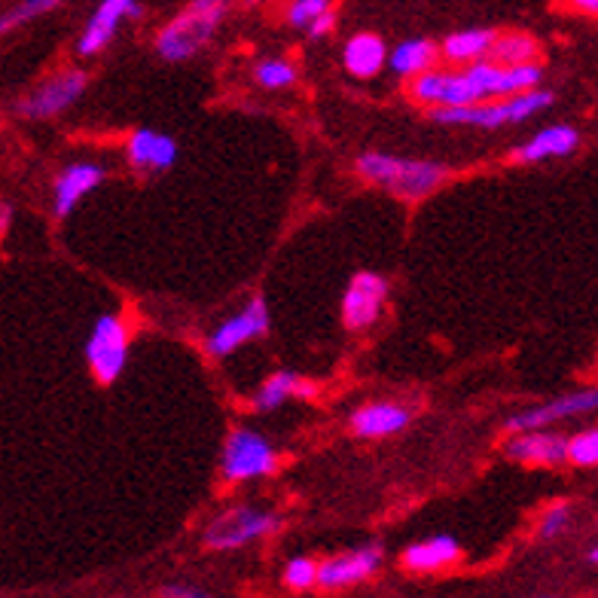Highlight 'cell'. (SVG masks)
<instances>
[{
	"label": "cell",
	"mask_w": 598,
	"mask_h": 598,
	"mask_svg": "<svg viewBox=\"0 0 598 598\" xmlns=\"http://www.w3.org/2000/svg\"><path fill=\"white\" fill-rule=\"evenodd\" d=\"M355 171H358V178L382 187L385 192H391V196L403 199V202L428 199L449 178V171L440 162H431V159H403V156L376 153V150L360 153L358 162H355Z\"/></svg>",
	"instance_id": "1"
},
{
	"label": "cell",
	"mask_w": 598,
	"mask_h": 598,
	"mask_svg": "<svg viewBox=\"0 0 598 598\" xmlns=\"http://www.w3.org/2000/svg\"><path fill=\"white\" fill-rule=\"evenodd\" d=\"M229 7L232 0H187V7L159 28L153 43L156 56L162 61H187L199 56L215 40Z\"/></svg>",
	"instance_id": "2"
},
{
	"label": "cell",
	"mask_w": 598,
	"mask_h": 598,
	"mask_svg": "<svg viewBox=\"0 0 598 598\" xmlns=\"http://www.w3.org/2000/svg\"><path fill=\"white\" fill-rule=\"evenodd\" d=\"M552 104V92L547 89H528L519 96L495 98L482 104H467V108H431V120L440 126H477V129H501L516 122L531 120L535 113L547 110Z\"/></svg>",
	"instance_id": "3"
},
{
	"label": "cell",
	"mask_w": 598,
	"mask_h": 598,
	"mask_svg": "<svg viewBox=\"0 0 598 598\" xmlns=\"http://www.w3.org/2000/svg\"><path fill=\"white\" fill-rule=\"evenodd\" d=\"M86 363L101 385H113L129 363V323L117 311L101 315L86 339Z\"/></svg>",
	"instance_id": "4"
},
{
	"label": "cell",
	"mask_w": 598,
	"mask_h": 598,
	"mask_svg": "<svg viewBox=\"0 0 598 598\" xmlns=\"http://www.w3.org/2000/svg\"><path fill=\"white\" fill-rule=\"evenodd\" d=\"M278 528H281V519L276 514L251 507V504H239L215 516L205 528L202 540L208 550H239L251 540L269 538Z\"/></svg>",
	"instance_id": "5"
},
{
	"label": "cell",
	"mask_w": 598,
	"mask_h": 598,
	"mask_svg": "<svg viewBox=\"0 0 598 598\" xmlns=\"http://www.w3.org/2000/svg\"><path fill=\"white\" fill-rule=\"evenodd\" d=\"M276 446L251 428H232L220 455V474L227 482H248L276 474Z\"/></svg>",
	"instance_id": "6"
},
{
	"label": "cell",
	"mask_w": 598,
	"mask_h": 598,
	"mask_svg": "<svg viewBox=\"0 0 598 598\" xmlns=\"http://www.w3.org/2000/svg\"><path fill=\"white\" fill-rule=\"evenodd\" d=\"M89 77L80 68H64L47 77L43 83H37L28 96L16 101V113L22 120H52L71 108L77 98L83 96Z\"/></svg>",
	"instance_id": "7"
},
{
	"label": "cell",
	"mask_w": 598,
	"mask_h": 598,
	"mask_svg": "<svg viewBox=\"0 0 598 598\" xmlns=\"http://www.w3.org/2000/svg\"><path fill=\"white\" fill-rule=\"evenodd\" d=\"M409 96L421 108H467V104H482L477 83L470 80V73L461 71H443V68H431V71L419 73L409 80Z\"/></svg>",
	"instance_id": "8"
},
{
	"label": "cell",
	"mask_w": 598,
	"mask_h": 598,
	"mask_svg": "<svg viewBox=\"0 0 598 598\" xmlns=\"http://www.w3.org/2000/svg\"><path fill=\"white\" fill-rule=\"evenodd\" d=\"M266 330H269V309H266L263 297H253L241 306V311L229 315L227 321L211 330V336L205 339V351L211 358H229L241 346L260 339Z\"/></svg>",
	"instance_id": "9"
},
{
	"label": "cell",
	"mask_w": 598,
	"mask_h": 598,
	"mask_svg": "<svg viewBox=\"0 0 598 598\" xmlns=\"http://www.w3.org/2000/svg\"><path fill=\"white\" fill-rule=\"evenodd\" d=\"M589 412H598V385L552 397L550 403H540V407L522 409V412H516V416L504 421V431L519 433L535 431V428H550L556 421L577 419V416H589Z\"/></svg>",
	"instance_id": "10"
},
{
	"label": "cell",
	"mask_w": 598,
	"mask_h": 598,
	"mask_svg": "<svg viewBox=\"0 0 598 598\" xmlns=\"http://www.w3.org/2000/svg\"><path fill=\"white\" fill-rule=\"evenodd\" d=\"M385 299H388V281L379 272L363 269L358 276H351L342 297V323L348 330H370L372 323L382 318Z\"/></svg>",
	"instance_id": "11"
},
{
	"label": "cell",
	"mask_w": 598,
	"mask_h": 598,
	"mask_svg": "<svg viewBox=\"0 0 598 598\" xmlns=\"http://www.w3.org/2000/svg\"><path fill=\"white\" fill-rule=\"evenodd\" d=\"M141 12L144 10H141L138 0H101L96 10H92V16H89L83 34L77 37V56H83V59L101 56L113 43V37L122 28V22L138 19Z\"/></svg>",
	"instance_id": "12"
},
{
	"label": "cell",
	"mask_w": 598,
	"mask_h": 598,
	"mask_svg": "<svg viewBox=\"0 0 598 598\" xmlns=\"http://www.w3.org/2000/svg\"><path fill=\"white\" fill-rule=\"evenodd\" d=\"M382 568V547L367 544L351 552H339L333 559H323L318 568V587L321 589H346L355 584H363Z\"/></svg>",
	"instance_id": "13"
},
{
	"label": "cell",
	"mask_w": 598,
	"mask_h": 598,
	"mask_svg": "<svg viewBox=\"0 0 598 598\" xmlns=\"http://www.w3.org/2000/svg\"><path fill=\"white\" fill-rule=\"evenodd\" d=\"M104 175H108L104 166L89 162V159L61 168L56 180H52V217L64 220L104 180Z\"/></svg>",
	"instance_id": "14"
},
{
	"label": "cell",
	"mask_w": 598,
	"mask_h": 598,
	"mask_svg": "<svg viewBox=\"0 0 598 598\" xmlns=\"http://www.w3.org/2000/svg\"><path fill=\"white\" fill-rule=\"evenodd\" d=\"M504 452H507V458L519 461V465L556 467L568 461V437L547 431V428L519 431L510 433V440L504 443Z\"/></svg>",
	"instance_id": "15"
},
{
	"label": "cell",
	"mask_w": 598,
	"mask_h": 598,
	"mask_svg": "<svg viewBox=\"0 0 598 598\" xmlns=\"http://www.w3.org/2000/svg\"><path fill=\"white\" fill-rule=\"evenodd\" d=\"M412 412L400 403L391 400H379V403H363L351 412V431L363 437V440H385V437H395L409 425Z\"/></svg>",
	"instance_id": "16"
},
{
	"label": "cell",
	"mask_w": 598,
	"mask_h": 598,
	"mask_svg": "<svg viewBox=\"0 0 598 598\" xmlns=\"http://www.w3.org/2000/svg\"><path fill=\"white\" fill-rule=\"evenodd\" d=\"M126 156L138 171H168L178 159V141L153 129H138L126 144Z\"/></svg>",
	"instance_id": "17"
},
{
	"label": "cell",
	"mask_w": 598,
	"mask_h": 598,
	"mask_svg": "<svg viewBox=\"0 0 598 598\" xmlns=\"http://www.w3.org/2000/svg\"><path fill=\"white\" fill-rule=\"evenodd\" d=\"M318 395H321V385L318 382L302 379V376L293 370H278L272 372V376L260 385V391L253 395V409H257V412H272V409L288 403L293 397H299V400H315Z\"/></svg>",
	"instance_id": "18"
},
{
	"label": "cell",
	"mask_w": 598,
	"mask_h": 598,
	"mask_svg": "<svg viewBox=\"0 0 598 598\" xmlns=\"http://www.w3.org/2000/svg\"><path fill=\"white\" fill-rule=\"evenodd\" d=\"M577 147H580V132L575 126L556 122V126H547L538 134H531L522 147H516L514 156L519 162H547V159L571 156Z\"/></svg>",
	"instance_id": "19"
},
{
	"label": "cell",
	"mask_w": 598,
	"mask_h": 598,
	"mask_svg": "<svg viewBox=\"0 0 598 598\" xmlns=\"http://www.w3.org/2000/svg\"><path fill=\"white\" fill-rule=\"evenodd\" d=\"M388 59H391V52L385 47V40L372 31L348 37L346 49H342V64L358 80H372L388 64Z\"/></svg>",
	"instance_id": "20"
},
{
	"label": "cell",
	"mask_w": 598,
	"mask_h": 598,
	"mask_svg": "<svg viewBox=\"0 0 598 598\" xmlns=\"http://www.w3.org/2000/svg\"><path fill=\"white\" fill-rule=\"evenodd\" d=\"M461 559V547L458 540L449 538V535H433L428 540H419V544H409L400 562L407 571H416V575H431V571H440L446 565H452Z\"/></svg>",
	"instance_id": "21"
},
{
	"label": "cell",
	"mask_w": 598,
	"mask_h": 598,
	"mask_svg": "<svg viewBox=\"0 0 598 598\" xmlns=\"http://www.w3.org/2000/svg\"><path fill=\"white\" fill-rule=\"evenodd\" d=\"M498 40L495 28H461L440 43V56L452 64H474L491 56V47Z\"/></svg>",
	"instance_id": "22"
},
{
	"label": "cell",
	"mask_w": 598,
	"mask_h": 598,
	"mask_svg": "<svg viewBox=\"0 0 598 598\" xmlns=\"http://www.w3.org/2000/svg\"><path fill=\"white\" fill-rule=\"evenodd\" d=\"M437 59H440V47L433 40H425V37H409L400 47L391 49V59H388V68L397 73V77H419V73L431 71L437 68Z\"/></svg>",
	"instance_id": "23"
},
{
	"label": "cell",
	"mask_w": 598,
	"mask_h": 598,
	"mask_svg": "<svg viewBox=\"0 0 598 598\" xmlns=\"http://www.w3.org/2000/svg\"><path fill=\"white\" fill-rule=\"evenodd\" d=\"M538 56L540 47L535 37L526 31H507V34H498L489 59L498 64H528V61H538Z\"/></svg>",
	"instance_id": "24"
},
{
	"label": "cell",
	"mask_w": 598,
	"mask_h": 598,
	"mask_svg": "<svg viewBox=\"0 0 598 598\" xmlns=\"http://www.w3.org/2000/svg\"><path fill=\"white\" fill-rule=\"evenodd\" d=\"M64 0H16L10 10L0 16V31L3 34H10V31H19L22 24L34 22L40 16H47V12L59 10Z\"/></svg>",
	"instance_id": "25"
},
{
	"label": "cell",
	"mask_w": 598,
	"mask_h": 598,
	"mask_svg": "<svg viewBox=\"0 0 598 598\" xmlns=\"http://www.w3.org/2000/svg\"><path fill=\"white\" fill-rule=\"evenodd\" d=\"M253 80H257V86L269 89V92L288 89V86L297 83V64L288 59L257 61V68H253Z\"/></svg>",
	"instance_id": "26"
},
{
	"label": "cell",
	"mask_w": 598,
	"mask_h": 598,
	"mask_svg": "<svg viewBox=\"0 0 598 598\" xmlns=\"http://www.w3.org/2000/svg\"><path fill=\"white\" fill-rule=\"evenodd\" d=\"M330 10H333V0H290L285 10V22L297 31H309L311 24Z\"/></svg>",
	"instance_id": "27"
},
{
	"label": "cell",
	"mask_w": 598,
	"mask_h": 598,
	"mask_svg": "<svg viewBox=\"0 0 598 598\" xmlns=\"http://www.w3.org/2000/svg\"><path fill=\"white\" fill-rule=\"evenodd\" d=\"M568 461L577 467L598 465V428H589V431L568 437Z\"/></svg>",
	"instance_id": "28"
},
{
	"label": "cell",
	"mask_w": 598,
	"mask_h": 598,
	"mask_svg": "<svg viewBox=\"0 0 598 598\" xmlns=\"http://www.w3.org/2000/svg\"><path fill=\"white\" fill-rule=\"evenodd\" d=\"M318 568H321V562H315L309 556H297V559H290L288 568H285V584H288L290 589H297V592L318 587Z\"/></svg>",
	"instance_id": "29"
},
{
	"label": "cell",
	"mask_w": 598,
	"mask_h": 598,
	"mask_svg": "<svg viewBox=\"0 0 598 598\" xmlns=\"http://www.w3.org/2000/svg\"><path fill=\"white\" fill-rule=\"evenodd\" d=\"M568 522H571V507H568L565 501L550 504V507L544 510V516H540L538 538H544V540L559 538L565 528H568Z\"/></svg>",
	"instance_id": "30"
},
{
	"label": "cell",
	"mask_w": 598,
	"mask_h": 598,
	"mask_svg": "<svg viewBox=\"0 0 598 598\" xmlns=\"http://www.w3.org/2000/svg\"><path fill=\"white\" fill-rule=\"evenodd\" d=\"M333 28H336V10H330L323 12L318 22L311 24L309 31H306V37H309V40H323L327 34H333Z\"/></svg>",
	"instance_id": "31"
},
{
	"label": "cell",
	"mask_w": 598,
	"mask_h": 598,
	"mask_svg": "<svg viewBox=\"0 0 598 598\" xmlns=\"http://www.w3.org/2000/svg\"><path fill=\"white\" fill-rule=\"evenodd\" d=\"M159 598H211L208 592L196 587H183V584H171V587L159 589Z\"/></svg>",
	"instance_id": "32"
},
{
	"label": "cell",
	"mask_w": 598,
	"mask_h": 598,
	"mask_svg": "<svg viewBox=\"0 0 598 598\" xmlns=\"http://www.w3.org/2000/svg\"><path fill=\"white\" fill-rule=\"evenodd\" d=\"M580 16H598V0H565Z\"/></svg>",
	"instance_id": "33"
},
{
	"label": "cell",
	"mask_w": 598,
	"mask_h": 598,
	"mask_svg": "<svg viewBox=\"0 0 598 598\" xmlns=\"http://www.w3.org/2000/svg\"><path fill=\"white\" fill-rule=\"evenodd\" d=\"M10 223H12V208L10 202L0 205V232H10Z\"/></svg>",
	"instance_id": "34"
},
{
	"label": "cell",
	"mask_w": 598,
	"mask_h": 598,
	"mask_svg": "<svg viewBox=\"0 0 598 598\" xmlns=\"http://www.w3.org/2000/svg\"><path fill=\"white\" fill-rule=\"evenodd\" d=\"M587 559H589V562H592V565H598V544H596V547H592V550H589Z\"/></svg>",
	"instance_id": "35"
},
{
	"label": "cell",
	"mask_w": 598,
	"mask_h": 598,
	"mask_svg": "<svg viewBox=\"0 0 598 598\" xmlns=\"http://www.w3.org/2000/svg\"><path fill=\"white\" fill-rule=\"evenodd\" d=\"M540 598H552V596H540Z\"/></svg>",
	"instance_id": "36"
}]
</instances>
